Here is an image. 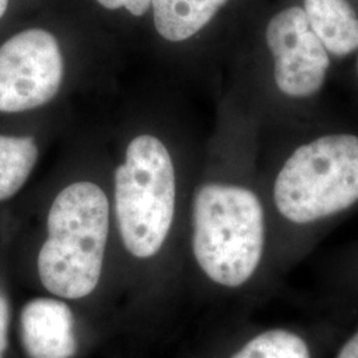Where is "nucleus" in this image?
<instances>
[{"mask_svg":"<svg viewBox=\"0 0 358 358\" xmlns=\"http://www.w3.org/2000/svg\"><path fill=\"white\" fill-rule=\"evenodd\" d=\"M11 3H13V0H0V22L4 19V16L8 13Z\"/></svg>","mask_w":358,"mask_h":358,"instance_id":"obj_16","label":"nucleus"},{"mask_svg":"<svg viewBox=\"0 0 358 358\" xmlns=\"http://www.w3.org/2000/svg\"><path fill=\"white\" fill-rule=\"evenodd\" d=\"M101 7L109 11L127 10L131 16L141 17L152 8V0H96Z\"/></svg>","mask_w":358,"mask_h":358,"instance_id":"obj_14","label":"nucleus"},{"mask_svg":"<svg viewBox=\"0 0 358 358\" xmlns=\"http://www.w3.org/2000/svg\"><path fill=\"white\" fill-rule=\"evenodd\" d=\"M329 358H358V315L348 325Z\"/></svg>","mask_w":358,"mask_h":358,"instance_id":"obj_13","label":"nucleus"},{"mask_svg":"<svg viewBox=\"0 0 358 358\" xmlns=\"http://www.w3.org/2000/svg\"><path fill=\"white\" fill-rule=\"evenodd\" d=\"M327 313H358V242L331 262L325 273Z\"/></svg>","mask_w":358,"mask_h":358,"instance_id":"obj_12","label":"nucleus"},{"mask_svg":"<svg viewBox=\"0 0 358 358\" xmlns=\"http://www.w3.org/2000/svg\"><path fill=\"white\" fill-rule=\"evenodd\" d=\"M32 272L43 294L69 301L90 320L118 315L109 164L64 167L41 192Z\"/></svg>","mask_w":358,"mask_h":358,"instance_id":"obj_3","label":"nucleus"},{"mask_svg":"<svg viewBox=\"0 0 358 358\" xmlns=\"http://www.w3.org/2000/svg\"><path fill=\"white\" fill-rule=\"evenodd\" d=\"M243 153H217L192 185L186 294L214 303L262 301L282 282L262 173Z\"/></svg>","mask_w":358,"mask_h":358,"instance_id":"obj_2","label":"nucleus"},{"mask_svg":"<svg viewBox=\"0 0 358 358\" xmlns=\"http://www.w3.org/2000/svg\"><path fill=\"white\" fill-rule=\"evenodd\" d=\"M260 173L282 280L338 222L358 210V134L312 137Z\"/></svg>","mask_w":358,"mask_h":358,"instance_id":"obj_4","label":"nucleus"},{"mask_svg":"<svg viewBox=\"0 0 358 358\" xmlns=\"http://www.w3.org/2000/svg\"><path fill=\"white\" fill-rule=\"evenodd\" d=\"M229 0H152L154 28L170 43L201 32Z\"/></svg>","mask_w":358,"mask_h":358,"instance_id":"obj_10","label":"nucleus"},{"mask_svg":"<svg viewBox=\"0 0 358 358\" xmlns=\"http://www.w3.org/2000/svg\"><path fill=\"white\" fill-rule=\"evenodd\" d=\"M273 57L275 84L284 97L303 101L320 92L329 68V55L308 23L303 8L276 13L266 29Z\"/></svg>","mask_w":358,"mask_h":358,"instance_id":"obj_7","label":"nucleus"},{"mask_svg":"<svg viewBox=\"0 0 358 358\" xmlns=\"http://www.w3.org/2000/svg\"><path fill=\"white\" fill-rule=\"evenodd\" d=\"M303 10L327 51L346 56L358 50V16L346 0H304Z\"/></svg>","mask_w":358,"mask_h":358,"instance_id":"obj_9","label":"nucleus"},{"mask_svg":"<svg viewBox=\"0 0 358 358\" xmlns=\"http://www.w3.org/2000/svg\"><path fill=\"white\" fill-rule=\"evenodd\" d=\"M110 169L118 315L145 321L186 296L185 244L196 171L154 129L130 133Z\"/></svg>","mask_w":358,"mask_h":358,"instance_id":"obj_1","label":"nucleus"},{"mask_svg":"<svg viewBox=\"0 0 358 358\" xmlns=\"http://www.w3.org/2000/svg\"><path fill=\"white\" fill-rule=\"evenodd\" d=\"M64 55L51 31L19 29L0 41V115H23L51 105L63 88Z\"/></svg>","mask_w":358,"mask_h":358,"instance_id":"obj_5","label":"nucleus"},{"mask_svg":"<svg viewBox=\"0 0 358 358\" xmlns=\"http://www.w3.org/2000/svg\"><path fill=\"white\" fill-rule=\"evenodd\" d=\"M355 317L327 313L309 321L247 324L222 338L203 358H329Z\"/></svg>","mask_w":358,"mask_h":358,"instance_id":"obj_6","label":"nucleus"},{"mask_svg":"<svg viewBox=\"0 0 358 358\" xmlns=\"http://www.w3.org/2000/svg\"><path fill=\"white\" fill-rule=\"evenodd\" d=\"M90 317L63 299L41 294L20 310L19 334L28 358H77Z\"/></svg>","mask_w":358,"mask_h":358,"instance_id":"obj_8","label":"nucleus"},{"mask_svg":"<svg viewBox=\"0 0 358 358\" xmlns=\"http://www.w3.org/2000/svg\"><path fill=\"white\" fill-rule=\"evenodd\" d=\"M10 321H11L10 299L3 285H0V358H6L7 355Z\"/></svg>","mask_w":358,"mask_h":358,"instance_id":"obj_15","label":"nucleus"},{"mask_svg":"<svg viewBox=\"0 0 358 358\" xmlns=\"http://www.w3.org/2000/svg\"><path fill=\"white\" fill-rule=\"evenodd\" d=\"M40 142L31 133L0 131V203L24 189L40 159Z\"/></svg>","mask_w":358,"mask_h":358,"instance_id":"obj_11","label":"nucleus"}]
</instances>
